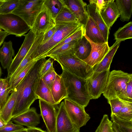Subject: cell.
<instances>
[{
  "label": "cell",
  "instance_id": "cell-1",
  "mask_svg": "<svg viewBox=\"0 0 132 132\" xmlns=\"http://www.w3.org/2000/svg\"><path fill=\"white\" fill-rule=\"evenodd\" d=\"M46 60L45 57L37 60L14 90L16 92V99L12 118L27 111L35 101L38 99L35 94L36 90L40 78L41 70Z\"/></svg>",
  "mask_w": 132,
  "mask_h": 132
},
{
  "label": "cell",
  "instance_id": "cell-2",
  "mask_svg": "<svg viewBox=\"0 0 132 132\" xmlns=\"http://www.w3.org/2000/svg\"><path fill=\"white\" fill-rule=\"evenodd\" d=\"M62 69L60 75L67 91V99L85 108L91 99L88 90L87 79L73 75Z\"/></svg>",
  "mask_w": 132,
  "mask_h": 132
},
{
  "label": "cell",
  "instance_id": "cell-3",
  "mask_svg": "<svg viewBox=\"0 0 132 132\" xmlns=\"http://www.w3.org/2000/svg\"><path fill=\"white\" fill-rule=\"evenodd\" d=\"M132 80V74L121 70L110 72L107 83L103 93L108 100L118 97L128 102L126 88L127 83Z\"/></svg>",
  "mask_w": 132,
  "mask_h": 132
},
{
  "label": "cell",
  "instance_id": "cell-4",
  "mask_svg": "<svg viewBox=\"0 0 132 132\" xmlns=\"http://www.w3.org/2000/svg\"><path fill=\"white\" fill-rule=\"evenodd\" d=\"M59 25L52 37L43 44L40 45L31 55L32 61L39 59L62 40L78 29L81 26L77 22L64 23Z\"/></svg>",
  "mask_w": 132,
  "mask_h": 132
},
{
  "label": "cell",
  "instance_id": "cell-5",
  "mask_svg": "<svg viewBox=\"0 0 132 132\" xmlns=\"http://www.w3.org/2000/svg\"><path fill=\"white\" fill-rule=\"evenodd\" d=\"M57 61L62 69L78 77L87 79L94 72L93 67L74 54H70L50 57Z\"/></svg>",
  "mask_w": 132,
  "mask_h": 132
},
{
  "label": "cell",
  "instance_id": "cell-6",
  "mask_svg": "<svg viewBox=\"0 0 132 132\" xmlns=\"http://www.w3.org/2000/svg\"><path fill=\"white\" fill-rule=\"evenodd\" d=\"M45 1L19 0L18 7L12 13L20 17L31 28Z\"/></svg>",
  "mask_w": 132,
  "mask_h": 132
},
{
  "label": "cell",
  "instance_id": "cell-7",
  "mask_svg": "<svg viewBox=\"0 0 132 132\" xmlns=\"http://www.w3.org/2000/svg\"><path fill=\"white\" fill-rule=\"evenodd\" d=\"M0 28L7 32L8 35H13L21 37L31 28L20 17L11 13L0 14Z\"/></svg>",
  "mask_w": 132,
  "mask_h": 132
},
{
  "label": "cell",
  "instance_id": "cell-8",
  "mask_svg": "<svg viewBox=\"0 0 132 132\" xmlns=\"http://www.w3.org/2000/svg\"><path fill=\"white\" fill-rule=\"evenodd\" d=\"M110 69L100 72H94L87 79L88 91L91 99H96L104 92L110 72Z\"/></svg>",
  "mask_w": 132,
  "mask_h": 132
},
{
  "label": "cell",
  "instance_id": "cell-9",
  "mask_svg": "<svg viewBox=\"0 0 132 132\" xmlns=\"http://www.w3.org/2000/svg\"><path fill=\"white\" fill-rule=\"evenodd\" d=\"M64 103L67 114L72 122L80 128L85 126L90 119L83 106L67 98L64 99Z\"/></svg>",
  "mask_w": 132,
  "mask_h": 132
},
{
  "label": "cell",
  "instance_id": "cell-10",
  "mask_svg": "<svg viewBox=\"0 0 132 132\" xmlns=\"http://www.w3.org/2000/svg\"><path fill=\"white\" fill-rule=\"evenodd\" d=\"M37 36L31 29L28 33L24 35L23 42L15 56L7 69V76L9 79L18 68L32 45Z\"/></svg>",
  "mask_w": 132,
  "mask_h": 132
},
{
  "label": "cell",
  "instance_id": "cell-11",
  "mask_svg": "<svg viewBox=\"0 0 132 132\" xmlns=\"http://www.w3.org/2000/svg\"><path fill=\"white\" fill-rule=\"evenodd\" d=\"M55 25V20L49 9L44 3L31 29L38 35L42 33H45Z\"/></svg>",
  "mask_w": 132,
  "mask_h": 132
},
{
  "label": "cell",
  "instance_id": "cell-12",
  "mask_svg": "<svg viewBox=\"0 0 132 132\" xmlns=\"http://www.w3.org/2000/svg\"><path fill=\"white\" fill-rule=\"evenodd\" d=\"M41 115L48 132H55L57 110L55 106L39 99Z\"/></svg>",
  "mask_w": 132,
  "mask_h": 132
},
{
  "label": "cell",
  "instance_id": "cell-13",
  "mask_svg": "<svg viewBox=\"0 0 132 132\" xmlns=\"http://www.w3.org/2000/svg\"><path fill=\"white\" fill-rule=\"evenodd\" d=\"M80 128L71 121L67 113L64 101L58 108L55 132H80Z\"/></svg>",
  "mask_w": 132,
  "mask_h": 132
},
{
  "label": "cell",
  "instance_id": "cell-14",
  "mask_svg": "<svg viewBox=\"0 0 132 132\" xmlns=\"http://www.w3.org/2000/svg\"><path fill=\"white\" fill-rule=\"evenodd\" d=\"M90 42L91 50L88 57L82 61L90 66L93 67L99 63L103 60L109 50L108 43L102 44L94 43L84 35Z\"/></svg>",
  "mask_w": 132,
  "mask_h": 132
},
{
  "label": "cell",
  "instance_id": "cell-15",
  "mask_svg": "<svg viewBox=\"0 0 132 132\" xmlns=\"http://www.w3.org/2000/svg\"><path fill=\"white\" fill-rule=\"evenodd\" d=\"M73 13L78 23L84 28L88 17L86 3L82 0H61Z\"/></svg>",
  "mask_w": 132,
  "mask_h": 132
},
{
  "label": "cell",
  "instance_id": "cell-16",
  "mask_svg": "<svg viewBox=\"0 0 132 132\" xmlns=\"http://www.w3.org/2000/svg\"><path fill=\"white\" fill-rule=\"evenodd\" d=\"M40 114H38L36 109L32 107L27 111L11 118V120L16 123L24 126L28 128L36 127L40 123Z\"/></svg>",
  "mask_w": 132,
  "mask_h": 132
},
{
  "label": "cell",
  "instance_id": "cell-17",
  "mask_svg": "<svg viewBox=\"0 0 132 132\" xmlns=\"http://www.w3.org/2000/svg\"><path fill=\"white\" fill-rule=\"evenodd\" d=\"M99 11L103 20L109 29L120 16V13L114 0H111Z\"/></svg>",
  "mask_w": 132,
  "mask_h": 132
},
{
  "label": "cell",
  "instance_id": "cell-18",
  "mask_svg": "<svg viewBox=\"0 0 132 132\" xmlns=\"http://www.w3.org/2000/svg\"><path fill=\"white\" fill-rule=\"evenodd\" d=\"M86 9L88 16L92 18L98 27L105 42H108L109 29L102 18L98 9L93 4H89L87 5Z\"/></svg>",
  "mask_w": 132,
  "mask_h": 132
},
{
  "label": "cell",
  "instance_id": "cell-19",
  "mask_svg": "<svg viewBox=\"0 0 132 132\" xmlns=\"http://www.w3.org/2000/svg\"><path fill=\"white\" fill-rule=\"evenodd\" d=\"M51 90L55 105L59 104L63 99L68 98L67 89L60 75H56Z\"/></svg>",
  "mask_w": 132,
  "mask_h": 132
},
{
  "label": "cell",
  "instance_id": "cell-20",
  "mask_svg": "<svg viewBox=\"0 0 132 132\" xmlns=\"http://www.w3.org/2000/svg\"><path fill=\"white\" fill-rule=\"evenodd\" d=\"M84 35L94 43L102 44L106 43L98 27L89 16L84 28Z\"/></svg>",
  "mask_w": 132,
  "mask_h": 132
},
{
  "label": "cell",
  "instance_id": "cell-21",
  "mask_svg": "<svg viewBox=\"0 0 132 132\" xmlns=\"http://www.w3.org/2000/svg\"><path fill=\"white\" fill-rule=\"evenodd\" d=\"M121 42L116 40L113 45L109 47L108 52L103 60L93 67L94 72H98L110 69L113 58Z\"/></svg>",
  "mask_w": 132,
  "mask_h": 132
},
{
  "label": "cell",
  "instance_id": "cell-22",
  "mask_svg": "<svg viewBox=\"0 0 132 132\" xmlns=\"http://www.w3.org/2000/svg\"><path fill=\"white\" fill-rule=\"evenodd\" d=\"M44 34V33H42L37 36L27 54L14 73L9 79V85L23 70L26 65L29 62L32 61L31 59V55L36 48L42 43Z\"/></svg>",
  "mask_w": 132,
  "mask_h": 132
},
{
  "label": "cell",
  "instance_id": "cell-23",
  "mask_svg": "<svg viewBox=\"0 0 132 132\" xmlns=\"http://www.w3.org/2000/svg\"><path fill=\"white\" fill-rule=\"evenodd\" d=\"M14 55L12 41L5 42L2 47L0 48V62L4 69H7L9 68Z\"/></svg>",
  "mask_w": 132,
  "mask_h": 132
},
{
  "label": "cell",
  "instance_id": "cell-24",
  "mask_svg": "<svg viewBox=\"0 0 132 132\" xmlns=\"http://www.w3.org/2000/svg\"><path fill=\"white\" fill-rule=\"evenodd\" d=\"M16 93L12 92L6 102L0 111V117L5 123L10 121L16 103Z\"/></svg>",
  "mask_w": 132,
  "mask_h": 132
},
{
  "label": "cell",
  "instance_id": "cell-25",
  "mask_svg": "<svg viewBox=\"0 0 132 132\" xmlns=\"http://www.w3.org/2000/svg\"><path fill=\"white\" fill-rule=\"evenodd\" d=\"M38 99L43 100L53 105H55L51 89L42 78L39 80L35 91Z\"/></svg>",
  "mask_w": 132,
  "mask_h": 132
},
{
  "label": "cell",
  "instance_id": "cell-26",
  "mask_svg": "<svg viewBox=\"0 0 132 132\" xmlns=\"http://www.w3.org/2000/svg\"><path fill=\"white\" fill-rule=\"evenodd\" d=\"M81 38L72 41L65 44L52 52L45 55L42 57H50L70 54H74Z\"/></svg>",
  "mask_w": 132,
  "mask_h": 132
},
{
  "label": "cell",
  "instance_id": "cell-27",
  "mask_svg": "<svg viewBox=\"0 0 132 132\" xmlns=\"http://www.w3.org/2000/svg\"><path fill=\"white\" fill-rule=\"evenodd\" d=\"M115 3L120 14V20L128 21L132 11V0H116Z\"/></svg>",
  "mask_w": 132,
  "mask_h": 132
},
{
  "label": "cell",
  "instance_id": "cell-28",
  "mask_svg": "<svg viewBox=\"0 0 132 132\" xmlns=\"http://www.w3.org/2000/svg\"><path fill=\"white\" fill-rule=\"evenodd\" d=\"M63 4L62 7L55 19L56 24L64 23H79L78 19L73 13Z\"/></svg>",
  "mask_w": 132,
  "mask_h": 132
},
{
  "label": "cell",
  "instance_id": "cell-29",
  "mask_svg": "<svg viewBox=\"0 0 132 132\" xmlns=\"http://www.w3.org/2000/svg\"><path fill=\"white\" fill-rule=\"evenodd\" d=\"M91 50L90 44L84 35L81 39L74 55L83 60L89 55Z\"/></svg>",
  "mask_w": 132,
  "mask_h": 132
},
{
  "label": "cell",
  "instance_id": "cell-30",
  "mask_svg": "<svg viewBox=\"0 0 132 132\" xmlns=\"http://www.w3.org/2000/svg\"><path fill=\"white\" fill-rule=\"evenodd\" d=\"M114 39L121 42L132 38V22L119 28L114 34Z\"/></svg>",
  "mask_w": 132,
  "mask_h": 132
},
{
  "label": "cell",
  "instance_id": "cell-31",
  "mask_svg": "<svg viewBox=\"0 0 132 132\" xmlns=\"http://www.w3.org/2000/svg\"><path fill=\"white\" fill-rule=\"evenodd\" d=\"M84 35V28L83 26H81L77 30L62 40L40 58L52 52L65 44L69 43L72 41L81 38Z\"/></svg>",
  "mask_w": 132,
  "mask_h": 132
},
{
  "label": "cell",
  "instance_id": "cell-32",
  "mask_svg": "<svg viewBox=\"0 0 132 132\" xmlns=\"http://www.w3.org/2000/svg\"><path fill=\"white\" fill-rule=\"evenodd\" d=\"M37 60H33L28 63L9 85L10 93L13 92L27 75Z\"/></svg>",
  "mask_w": 132,
  "mask_h": 132
},
{
  "label": "cell",
  "instance_id": "cell-33",
  "mask_svg": "<svg viewBox=\"0 0 132 132\" xmlns=\"http://www.w3.org/2000/svg\"><path fill=\"white\" fill-rule=\"evenodd\" d=\"M122 100V108L119 112L115 115L122 119L132 121V102Z\"/></svg>",
  "mask_w": 132,
  "mask_h": 132
},
{
  "label": "cell",
  "instance_id": "cell-34",
  "mask_svg": "<svg viewBox=\"0 0 132 132\" xmlns=\"http://www.w3.org/2000/svg\"><path fill=\"white\" fill-rule=\"evenodd\" d=\"M44 3L55 20L63 6L61 0H45Z\"/></svg>",
  "mask_w": 132,
  "mask_h": 132
},
{
  "label": "cell",
  "instance_id": "cell-35",
  "mask_svg": "<svg viewBox=\"0 0 132 132\" xmlns=\"http://www.w3.org/2000/svg\"><path fill=\"white\" fill-rule=\"evenodd\" d=\"M111 120L117 124L125 132H132V121H129L122 119L115 114H111Z\"/></svg>",
  "mask_w": 132,
  "mask_h": 132
},
{
  "label": "cell",
  "instance_id": "cell-36",
  "mask_svg": "<svg viewBox=\"0 0 132 132\" xmlns=\"http://www.w3.org/2000/svg\"><path fill=\"white\" fill-rule=\"evenodd\" d=\"M19 1V0H6L0 7V14L12 13L18 7Z\"/></svg>",
  "mask_w": 132,
  "mask_h": 132
},
{
  "label": "cell",
  "instance_id": "cell-37",
  "mask_svg": "<svg viewBox=\"0 0 132 132\" xmlns=\"http://www.w3.org/2000/svg\"><path fill=\"white\" fill-rule=\"evenodd\" d=\"M10 93L9 79H5L3 85L0 93V111L7 100Z\"/></svg>",
  "mask_w": 132,
  "mask_h": 132
},
{
  "label": "cell",
  "instance_id": "cell-38",
  "mask_svg": "<svg viewBox=\"0 0 132 132\" xmlns=\"http://www.w3.org/2000/svg\"><path fill=\"white\" fill-rule=\"evenodd\" d=\"M112 125V122L109 120L108 115L104 114L97 128L98 132H114Z\"/></svg>",
  "mask_w": 132,
  "mask_h": 132
},
{
  "label": "cell",
  "instance_id": "cell-39",
  "mask_svg": "<svg viewBox=\"0 0 132 132\" xmlns=\"http://www.w3.org/2000/svg\"><path fill=\"white\" fill-rule=\"evenodd\" d=\"M108 100V103L110 105L111 114H116L120 111L123 105L122 100L118 97Z\"/></svg>",
  "mask_w": 132,
  "mask_h": 132
},
{
  "label": "cell",
  "instance_id": "cell-40",
  "mask_svg": "<svg viewBox=\"0 0 132 132\" xmlns=\"http://www.w3.org/2000/svg\"><path fill=\"white\" fill-rule=\"evenodd\" d=\"M57 74L53 67L41 78L50 89Z\"/></svg>",
  "mask_w": 132,
  "mask_h": 132
},
{
  "label": "cell",
  "instance_id": "cell-41",
  "mask_svg": "<svg viewBox=\"0 0 132 132\" xmlns=\"http://www.w3.org/2000/svg\"><path fill=\"white\" fill-rule=\"evenodd\" d=\"M25 128L22 125L14 124L10 120L4 127L0 129V132H16Z\"/></svg>",
  "mask_w": 132,
  "mask_h": 132
},
{
  "label": "cell",
  "instance_id": "cell-42",
  "mask_svg": "<svg viewBox=\"0 0 132 132\" xmlns=\"http://www.w3.org/2000/svg\"><path fill=\"white\" fill-rule=\"evenodd\" d=\"M54 60L52 58H50L47 60L44 63L41 70L40 72V78L43 76L53 67V62Z\"/></svg>",
  "mask_w": 132,
  "mask_h": 132
},
{
  "label": "cell",
  "instance_id": "cell-43",
  "mask_svg": "<svg viewBox=\"0 0 132 132\" xmlns=\"http://www.w3.org/2000/svg\"><path fill=\"white\" fill-rule=\"evenodd\" d=\"M58 26V24H56V25L50 30L44 34L43 39L40 45L45 43L52 37L57 30Z\"/></svg>",
  "mask_w": 132,
  "mask_h": 132
},
{
  "label": "cell",
  "instance_id": "cell-44",
  "mask_svg": "<svg viewBox=\"0 0 132 132\" xmlns=\"http://www.w3.org/2000/svg\"><path fill=\"white\" fill-rule=\"evenodd\" d=\"M111 0H90L89 4H93L95 5L100 10Z\"/></svg>",
  "mask_w": 132,
  "mask_h": 132
},
{
  "label": "cell",
  "instance_id": "cell-45",
  "mask_svg": "<svg viewBox=\"0 0 132 132\" xmlns=\"http://www.w3.org/2000/svg\"><path fill=\"white\" fill-rule=\"evenodd\" d=\"M126 92L129 101L132 102V80H130L127 84Z\"/></svg>",
  "mask_w": 132,
  "mask_h": 132
},
{
  "label": "cell",
  "instance_id": "cell-46",
  "mask_svg": "<svg viewBox=\"0 0 132 132\" xmlns=\"http://www.w3.org/2000/svg\"><path fill=\"white\" fill-rule=\"evenodd\" d=\"M8 35V34L0 28V47L3 43L5 38Z\"/></svg>",
  "mask_w": 132,
  "mask_h": 132
},
{
  "label": "cell",
  "instance_id": "cell-47",
  "mask_svg": "<svg viewBox=\"0 0 132 132\" xmlns=\"http://www.w3.org/2000/svg\"><path fill=\"white\" fill-rule=\"evenodd\" d=\"M112 122V127L114 132H125L120 128L117 124L114 122Z\"/></svg>",
  "mask_w": 132,
  "mask_h": 132
},
{
  "label": "cell",
  "instance_id": "cell-48",
  "mask_svg": "<svg viewBox=\"0 0 132 132\" xmlns=\"http://www.w3.org/2000/svg\"><path fill=\"white\" fill-rule=\"evenodd\" d=\"M27 130V132H47L43 130L40 128L36 127L28 128Z\"/></svg>",
  "mask_w": 132,
  "mask_h": 132
},
{
  "label": "cell",
  "instance_id": "cell-49",
  "mask_svg": "<svg viewBox=\"0 0 132 132\" xmlns=\"http://www.w3.org/2000/svg\"><path fill=\"white\" fill-rule=\"evenodd\" d=\"M5 79L0 78V93L2 88Z\"/></svg>",
  "mask_w": 132,
  "mask_h": 132
},
{
  "label": "cell",
  "instance_id": "cell-50",
  "mask_svg": "<svg viewBox=\"0 0 132 132\" xmlns=\"http://www.w3.org/2000/svg\"><path fill=\"white\" fill-rule=\"evenodd\" d=\"M6 123H7L5 122L0 117V129L4 127Z\"/></svg>",
  "mask_w": 132,
  "mask_h": 132
},
{
  "label": "cell",
  "instance_id": "cell-51",
  "mask_svg": "<svg viewBox=\"0 0 132 132\" xmlns=\"http://www.w3.org/2000/svg\"><path fill=\"white\" fill-rule=\"evenodd\" d=\"M27 128H25L23 129L16 132H27Z\"/></svg>",
  "mask_w": 132,
  "mask_h": 132
},
{
  "label": "cell",
  "instance_id": "cell-52",
  "mask_svg": "<svg viewBox=\"0 0 132 132\" xmlns=\"http://www.w3.org/2000/svg\"><path fill=\"white\" fill-rule=\"evenodd\" d=\"M6 1V0H0V7Z\"/></svg>",
  "mask_w": 132,
  "mask_h": 132
},
{
  "label": "cell",
  "instance_id": "cell-53",
  "mask_svg": "<svg viewBox=\"0 0 132 132\" xmlns=\"http://www.w3.org/2000/svg\"><path fill=\"white\" fill-rule=\"evenodd\" d=\"M2 74V72L1 67L0 66V78L1 77Z\"/></svg>",
  "mask_w": 132,
  "mask_h": 132
},
{
  "label": "cell",
  "instance_id": "cell-54",
  "mask_svg": "<svg viewBox=\"0 0 132 132\" xmlns=\"http://www.w3.org/2000/svg\"><path fill=\"white\" fill-rule=\"evenodd\" d=\"M95 132H98V129L97 128Z\"/></svg>",
  "mask_w": 132,
  "mask_h": 132
}]
</instances>
